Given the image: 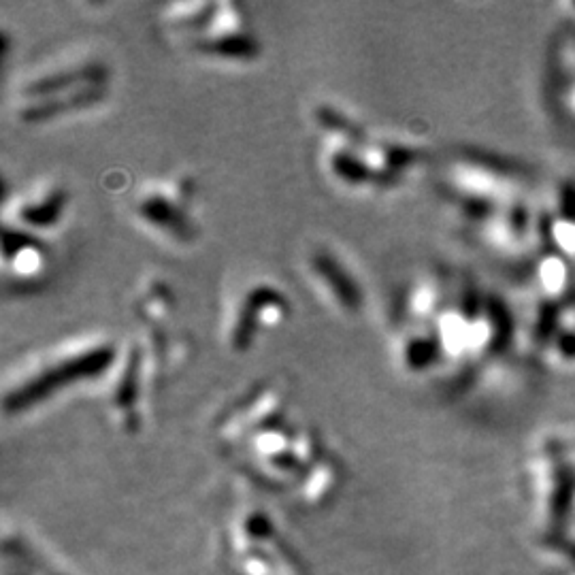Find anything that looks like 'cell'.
Listing matches in <instances>:
<instances>
[{"instance_id": "cell-1", "label": "cell", "mask_w": 575, "mask_h": 575, "mask_svg": "<svg viewBox=\"0 0 575 575\" xmlns=\"http://www.w3.org/2000/svg\"><path fill=\"white\" fill-rule=\"evenodd\" d=\"M318 124L322 133L331 135L326 147L328 169L345 186H397L429 158L424 145L412 143L407 137H371L365 126L326 107L318 113Z\"/></svg>"}, {"instance_id": "cell-2", "label": "cell", "mask_w": 575, "mask_h": 575, "mask_svg": "<svg viewBox=\"0 0 575 575\" xmlns=\"http://www.w3.org/2000/svg\"><path fill=\"white\" fill-rule=\"evenodd\" d=\"M162 20L164 28L201 56L252 62L260 54L258 39L233 5H177Z\"/></svg>"}, {"instance_id": "cell-3", "label": "cell", "mask_w": 575, "mask_h": 575, "mask_svg": "<svg viewBox=\"0 0 575 575\" xmlns=\"http://www.w3.org/2000/svg\"><path fill=\"white\" fill-rule=\"evenodd\" d=\"M115 356H118V348L107 339H94L79 348L60 350L15 377V382L5 390V409L9 414H22L52 397L56 390L107 371L115 363Z\"/></svg>"}, {"instance_id": "cell-4", "label": "cell", "mask_w": 575, "mask_h": 575, "mask_svg": "<svg viewBox=\"0 0 575 575\" xmlns=\"http://www.w3.org/2000/svg\"><path fill=\"white\" fill-rule=\"evenodd\" d=\"M288 299L275 286H252L237 305L228 343L235 352H245L254 339L288 316Z\"/></svg>"}, {"instance_id": "cell-5", "label": "cell", "mask_w": 575, "mask_h": 575, "mask_svg": "<svg viewBox=\"0 0 575 575\" xmlns=\"http://www.w3.org/2000/svg\"><path fill=\"white\" fill-rule=\"evenodd\" d=\"M190 192L186 186H154L147 188L135 203L137 216L158 233L190 241L194 237V222L190 216Z\"/></svg>"}, {"instance_id": "cell-6", "label": "cell", "mask_w": 575, "mask_h": 575, "mask_svg": "<svg viewBox=\"0 0 575 575\" xmlns=\"http://www.w3.org/2000/svg\"><path fill=\"white\" fill-rule=\"evenodd\" d=\"M307 267L331 303L348 311V314H358L360 307H363V286H360L352 269H348V265L333 250L318 245L309 252Z\"/></svg>"}, {"instance_id": "cell-7", "label": "cell", "mask_w": 575, "mask_h": 575, "mask_svg": "<svg viewBox=\"0 0 575 575\" xmlns=\"http://www.w3.org/2000/svg\"><path fill=\"white\" fill-rule=\"evenodd\" d=\"M49 256L45 243L32 237L24 228H11L5 224V279L15 277V286H35L37 279L49 269Z\"/></svg>"}, {"instance_id": "cell-8", "label": "cell", "mask_w": 575, "mask_h": 575, "mask_svg": "<svg viewBox=\"0 0 575 575\" xmlns=\"http://www.w3.org/2000/svg\"><path fill=\"white\" fill-rule=\"evenodd\" d=\"M69 196L67 190L58 186L39 188L24 194L15 207V218L22 226L35 228H52L60 222L67 211Z\"/></svg>"}, {"instance_id": "cell-9", "label": "cell", "mask_w": 575, "mask_h": 575, "mask_svg": "<svg viewBox=\"0 0 575 575\" xmlns=\"http://www.w3.org/2000/svg\"><path fill=\"white\" fill-rule=\"evenodd\" d=\"M569 105H571V109L575 111V86H573L571 92H569Z\"/></svg>"}]
</instances>
